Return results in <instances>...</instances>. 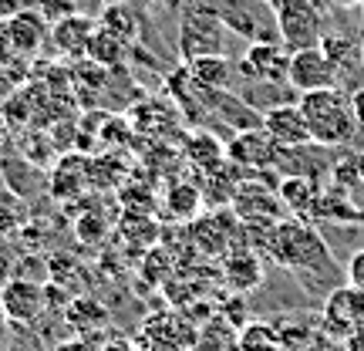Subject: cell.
Segmentation results:
<instances>
[{"instance_id": "13", "label": "cell", "mask_w": 364, "mask_h": 351, "mask_svg": "<svg viewBox=\"0 0 364 351\" xmlns=\"http://www.w3.org/2000/svg\"><path fill=\"white\" fill-rule=\"evenodd\" d=\"M263 132L270 135L280 149H290V145H307L314 142L311 129H307V118H304V108L300 102L290 105H277L270 112H263Z\"/></svg>"}, {"instance_id": "28", "label": "cell", "mask_w": 364, "mask_h": 351, "mask_svg": "<svg viewBox=\"0 0 364 351\" xmlns=\"http://www.w3.org/2000/svg\"><path fill=\"white\" fill-rule=\"evenodd\" d=\"M24 11H41V0H0V21H11Z\"/></svg>"}, {"instance_id": "3", "label": "cell", "mask_w": 364, "mask_h": 351, "mask_svg": "<svg viewBox=\"0 0 364 351\" xmlns=\"http://www.w3.org/2000/svg\"><path fill=\"white\" fill-rule=\"evenodd\" d=\"M176 48H179V58L186 65L196 61V58L223 54V48H226V24L220 21V14L206 11V7H186L179 31H176Z\"/></svg>"}, {"instance_id": "15", "label": "cell", "mask_w": 364, "mask_h": 351, "mask_svg": "<svg viewBox=\"0 0 364 351\" xmlns=\"http://www.w3.org/2000/svg\"><path fill=\"white\" fill-rule=\"evenodd\" d=\"M277 193H280L287 216L314 220V209H317V199H321V182L304 179V176H284L277 182Z\"/></svg>"}, {"instance_id": "21", "label": "cell", "mask_w": 364, "mask_h": 351, "mask_svg": "<svg viewBox=\"0 0 364 351\" xmlns=\"http://www.w3.org/2000/svg\"><path fill=\"white\" fill-rule=\"evenodd\" d=\"M88 61H95L105 71L118 68L125 61V41L118 38V34H112L105 24H98V31H95V38L88 44Z\"/></svg>"}, {"instance_id": "7", "label": "cell", "mask_w": 364, "mask_h": 351, "mask_svg": "<svg viewBox=\"0 0 364 351\" xmlns=\"http://www.w3.org/2000/svg\"><path fill=\"white\" fill-rule=\"evenodd\" d=\"M321 321H324V335L327 338H351L364 328V290L344 284L334 287L324 300V311H321Z\"/></svg>"}, {"instance_id": "16", "label": "cell", "mask_w": 364, "mask_h": 351, "mask_svg": "<svg viewBox=\"0 0 364 351\" xmlns=\"http://www.w3.org/2000/svg\"><path fill=\"white\" fill-rule=\"evenodd\" d=\"M189 78L199 88L209 91H233V78H236V61H230L226 54H213V58H196L186 65Z\"/></svg>"}, {"instance_id": "14", "label": "cell", "mask_w": 364, "mask_h": 351, "mask_svg": "<svg viewBox=\"0 0 364 351\" xmlns=\"http://www.w3.org/2000/svg\"><path fill=\"white\" fill-rule=\"evenodd\" d=\"M98 31V21L85 11H75L51 24V44L54 51H61L65 58H88V44Z\"/></svg>"}, {"instance_id": "6", "label": "cell", "mask_w": 364, "mask_h": 351, "mask_svg": "<svg viewBox=\"0 0 364 351\" xmlns=\"http://www.w3.org/2000/svg\"><path fill=\"white\" fill-rule=\"evenodd\" d=\"M48 287L41 281H31V277H11L4 281V290H0V308L11 318V325L31 328L34 321H41L48 314Z\"/></svg>"}, {"instance_id": "33", "label": "cell", "mask_w": 364, "mask_h": 351, "mask_svg": "<svg viewBox=\"0 0 364 351\" xmlns=\"http://www.w3.org/2000/svg\"><path fill=\"white\" fill-rule=\"evenodd\" d=\"M7 341H11V318H7L4 308H0V351L7 348Z\"/></svg>"}, {"instance_id": "20", "label": "cell", "mask_w": 364, "mask_h": 351, "mask_svg": "<svg viewBox=\"0 0 364 351\" xmlns=\"http://www.w3.org/2000/svg\"><path fill=\"white\" fill-rule=\"evenodd\" d=\"M189 162H193L196 169H203L206 176H213V172H220L226 162H230V156H226V145L213 135V132H196L193 139H189Z\"/></svg>"}, {"instance_id": "25", "label": "cell", "mask_w": 364, "mask_h": 351, "mask_svg": "<svg viewBox=\"0 0 364 351\" xmlns=\"http://www.w3.org/2000/svg\"><path fill=\"white\" fill-rule=\"evenodd\" d=\"M65 321H68V325H75L78 331H85L81 338H88V331H95V328H102L105 311L98 308V300H95V298H75L71 304H68Z\"/></svg>"}, {"instance_id": "10", "label": "cell", "mask_w": 364, "mask_h": 351, "mask_svg": "<svg viewBox=\"0 0 364 351\" xmlns=\"http://www.w3.org/2000/svg\"><path fill=\"white\" fill-rule=\"evenodd\" d=\"M290 75V51L280 41L250 44L236 61V78L243 81H287Z\"/></svg>"}, {"instance_id": "5", "label": "cell", "mask_w": 364, "mask_h": 351, "mask_svg": "<svg viewBox=\"0 0 364 351\" xmlns=\"http://www.w3.org/2000/svg\"><path fill=\"white\" fill-rule=\"evenodd\" d=\"M277 27L287 51H304V48H321L327 27L324 14L317 11V0H284L277 7Z\"/></svg>"}, {"instance_id": "26", "label": "cell", "mask_w": 364, "mask_h": 351, "mask_svg": "<svg viewBox=\"0 0 364 351\" xmlns=\"http://www.w3.org/2000/svg\"><path fill=\"white\" fill-rule=\"evenodd\" d=\"M51 186H54V196H68V193H78L85 186V162H75V159H65L51 176Z\"/></svg>"}, {"instance_id": "37", "label": "cell", "mask_w": 364, "mask_h": 351, "mask_svg": "<svg viewBox=\"0 0 364 351\" xmlns=\"http://www.w3.org/2000/svg\"><path fill=\"white\" fill-rule=\"evenodd\" d=\"M0 290H4V284H0Z\"/></svg>"}, {"instance_id": "35", "label": "cell", "mask_w": 364, "mask_h": 351, "mask_svg": "<svg viewBox=\"0 0 364 351\" xmlns=\"http://www.w3.org/2000/svg\"><path fill=\"white\" fill-rule=\"evenodd\" d=\"M361 68H364V41H361Z\"/></svg>"}, {"instance_id": "30", "label": "cell", "mask_w": 364, "mask_h": 351, "mask_svg": "<svg viewBox=\"0 0 364 351\" xmlns=\"http://www.w3.org/2000/svg\"><path fill=\"white\" fill-rule=\"evenodd\" d=\"M351 112H354V122H358V132H364V85L351 91Z\"/></svg>"}, {"instance_id": "18", "label": "cell", "mask_w": 364, "mask_h": 351, "mask_svg": "<svg viewBox=\"0 0 364 351\" xmlns=\"http://www.w3.org/2000/svg\"><path fill=\"white\" fill-rule=\"evenodd\" d=\"M189 351H243L240 348V328L233 321H226L223 314H216L206 325H199Z\"/></svg>"}, {"instance_id": "2", "label": "cell", "mask_w": 364, "mask_h": 351, "mask_svg": "<svg viewBox=\"0 0 364 351\" xmlns=\"http://www.w3.org/2000/svg\"><path fill=\"white\" fill-rule=\"evenodd\" d=\"M300 108L307 118L311 139L327 149H341L358 135V122L351 112V95H344L341 88H321L300 95Z\"/></svg>"}, {"instance_id": "11", "label": "cell", "mask_w": 364, "mask_h": 351, "mask_svg": "<svg viewBox=\"0 0 364 351\" xmlns=\"http://www.w3.org/2000/svg\"><path fill=\"white\" fill-rule=\"evenodd\" d=\"M273 169L280 176H304V179L321 182L334 169V152L327 145L307 142V145H290V149H277V166Z\"/></svg>"}, {"instance_id": "1", "label": "cell", "mask_w": 364, "mask_h": 351, "mask_svg": "<svg viewBox=\"0 0 364 351\" xmlns=\"http://www.w3.org/2000/svg\"><path fill=\"white\" fill-rule=\"evenodd\" d=\"M267 253L290 273H317V277H334L338 273L334 253H331L327 240L311 220H297V216L280 220L273 226Z\"/></svg>"}, {"instance_id": "12", "label": "cell", "mask_w": 364, "mask_h": 351, "mask_svg": "<svg viewBox=\"0 0 364 351\" xmlns=\"http://www.w3.org/2000/svg\"><path fill=\"white\" fill-rule=\"evenodd\" d=\"M277 149L280 145L273 142L270 135L263 129H247V132H236L230 145H226V156L233 162L236 169H257L267 172L277 166Z\"/></svg>"}, {"instance_id": "27", "label": "cell", "mask_w": 364, "mask_h": 351, "mask_svg": "<svg viewBox=\"0 0 364 351\" xmlns=\"http://www.w3.org/2000/svg\"><path fill=\"white\" fill-rule=\"evenodd\" d=\"M344 281L358 290H364V250H354L351 261L344 263Z\"/></svg>"}, {"instance_id": "17", "label": "cell", "mask_w": 364, "mask_h": 351, "mask_svg": "<svg viewBox=\"0 0 364 351\" xmlns=\"http://www.w3.org/2000/svg\"><path fill=\"white\" fill-rule=\"evenodd\" d=\"M223 277H226V284L233 287L236 294H250V290H257L263 284V263L250 247L233 250L226 257V273Z\"/></svg>"}, {"instance_id": "29", "label": "cell", "mask_w": 364, "mask_h": 351, "mask_svg": "<svg viewBox=\"0 0 364 351\" xmlns=\"http://www.w3.org/2000/svg\"><path fill=\"white\" fill-rule=\"evenodd\" d=\"M14 91H17V68H4V65H0V105L11 102Z\"/></svg>"}, {"instance_id": "9", "label": "cell", "mask_w": 364, "mask_h": 351, "mask_svg": "<svg viewBox=\"0 0 364 351\" xmlns=\"http://www.w3.org/2000/svg\"><path fill=\"white\" fill-rule=\"evenodd\" d=\"M287 81L297 88V95L321 88H338L341 71L338 65L327 58L324 48H304V51H290V75Z\"/></svg>"}, {"instance_id": "24", "label": "cell", "mask_w": 364, "mask_h": 351, "mask_svg": "<svg viewBox=\"0 0 364 351\" xmlns=\"http://www.w3.org/2000/svg\"><path fill=\"white\" fill-rule=\"evenodd\" d=\"M331 179H334V186H338V189H344V193L364 189V152H351V156H338V159H334Z\"/></svg>"}, {"instance_id": "19", "label": "cell", "mask_w": 364, "mask_h": 351, "mask_svg": "<svg viewBox=\"0 0 364 351\" xmlns=\"http://www.w3.org/2000/svg\"><path fill=\"white\" fill-rule=\"evenodd\" d=\"M314 220H331V223H364V209L351 203V193H344L338 186L321 189Z\"/></svg>"}, {"instance_id": "22", "label": "cell", "mask_w": 364, "mask_h": 351, "mask_svg": "<svg viewBox=\"0 0 364 351\" xmlns=\"http://www.w3.org/2000/svg\"><path fill=\"white\" fill-rule=\"evenodd\" d=\"M240 348L243 351H290L277 335L273 321H247L240 328Z\"/></svg>"}, {"instance_id": "36", "label": "cell", "mask_w": 364, "mask_h": 351, "mask_svg": "<svg viewBox=\"0 0 364 351\" xmlns=\"http://www.w3.org/2000/svg\"><path fill=\"white\" fill-rule=\"evenodd\" d=\"M0 186H4V169H0Z\"/></svg>"}, {"instance_id": "31", "label": "cell", "mask_w": 364, "mask_h": 351, "mask_svg": "<svg viewBox=\"0 0 364 351\" xmlns=\"http://www.w3.org/2000/svg\"><path fill=\"white\" fill-rule=\"evenodd\" d=\"M54 351H98V345L91 338H71V341H61Z\"/></svg>"}, {"instance_id": "34", "label": "cell", "mask_w": 364, "mask_h": 351, "mask_svg": "<svg viewBox=\"0 0 364 351\" xmlns=\"http://www.w3.org/2000/svg\"><path fill=\"white\" fill-rule=\"evenodd\" d=\"M267 4H270L273 11H277V7H280V4H284V0H267Z\"/></svg>"}, {"instance_id": "8", "label": "cell", "mask_w": 364, "mask_h": 351, "mask_svg": "<svg viewBox=\"0 0 364 351\" xmlns=\"http://www.w3.org/2000/svg\"><path fill=\"white\" fill-rule=\"evenodd\" d=\"M233 216L240 223H280L287 216L280 193L267 179H243L233 193Z\"/></svg>"}, {"instance_id": "32", "label": "cell", "mask_w": 364, "mask_h": 351, "mask_svg": "<svg viewBox=\"0 0 364 351\" xmlns=\"http://www.w3.org/2000/svg\"><path fill=\"white\" fill-rule=\"evenodd\" d=\"M98 351H139L135 341H125V338H108L98 345Z\"/></svg>"}, {"instance_id": "4", "label": "cell", "mask_w": 364, "mask_h": 351, "mask_svg": "<svg viewBox=\"0 0 364 351\" xmlns=\"http://www.w3.org/2000/svg\"><path fill=\"white\" fill-rule=\"evenodd\" d=\"M216 14L226 24V31L240 34L250 44H270L280 41V27H277V11L267 0H216ZM284 44V41H280Z\"/></svg>"}, {"instance_id": "23", "label": "cell", "mask_w": 364, "mask_h": 351, "mask_svg": "<svg viewBox=\"0 0 364 351\" xmlns=\"http://www.w3.org/2000/svg\"><path fill=\"white\" fill-rule=\"evenodd\" d=\"M203 206V193L196 189L193 182H176L169 193H166V209L176 220H196Z\"/></svg>"}]
</instances>
